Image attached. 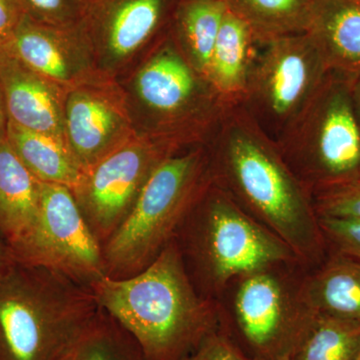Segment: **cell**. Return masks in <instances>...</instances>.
<instances>
[{
	"mask_svg": "<svg viewBox=\"0 0 360 360\" xmlns=\"http://www.w3.org/2000/svg\"><path fill=\"white\" fill-rule=\"evenodd\" d=\"M205 146L213 184L290 246L305 269L321 264L328 246L312 194L243 106L227 108Z\"/></svg>",
	"mask_w": 360,
	"mask_h": 360,
	"instance_id": "1",
	"label": "cell"
},
{
	"mask_svg": "<svg viewBox=\"0 0 360 360\" xmlns=\"http://www.w3.org/2000/svg\"><path fill=\"white\" fill-rule=\"evenodd\" d=\"M90 290L146 360H184L224 326L221 307L196 290L175 239L139 274L104 276Z\"/></svg>",
	"mask_w": 360,
	"mask_h": 360,
	"instance_id": "2",
	"label": "cell"
},
{
	"mask_svg": "<svg viewBox=\"0 0 360 360\" xmlns=\"http://www.w3.org/2000/svg\"><path fill=\"white\" fill-rule=\"evenodd\" d=\"M98 311L90 288L16 262L0 277V360H63Z\"/></svg>",
	"mask_w": 360,
	"mask_h": 360,
	"instance_id": "3",
	"label": "cell"
},
{
	"mask_svg": "<svg viewBox=\"0 0 360 360\" xmlns=\"http://www.w3.org/2000/svg\"><path fill=\"white\" fill-rule=\"evenodd\" d=\"M175 240L196 290L217 302L239 277L277 265H302L290 246L248 215L212 180Z\"/></svg>",
	"mask_w": 360,
	"mask_h": 360,
	"instance_id": "4",
	"label": "cell"
},
{
	"mask_svg": "<svg viewBox=\"0 0 360 360\" xmlns=\"http://www.w3.org/2000/svg\"><path fill=\"white\" fill-rule=\"evenodd\" d=\"M117 82L135 134L179 149L205 144L229 108L182 56L170 30Z\"/></svg>",
	"mask_w": 360,
	"mask_h": 360,
	"instance_id": "5",
	"label": "cell"
},
{
	"mask_svg": "<svg viewBox=\"0 0 360 360\" xmlns=\"http://www.w3.org/2000/svg\"><path fill=\"white\" fill-rule=\"evenodd\" d=\"M210 182L205 144L180 149L163 161L129 217L103 245L105 276L127 278L148 267L176 238Z\"/></svg>",
	"mask_w": 360,
	"mask_h": 360,
	"instance_id": "6",
	"label": "cell"
},
{
	"mask_svg": "<svg viewBox=\"0 0 360 360\" xmlns=\"http://www.w3.org/2000/svg\"><path fill=\"white\" fill-rule=\"evenodd\" d=\"M354 75L329 70L276 142L283 160L311 194L360 177V125L350 97Z\"/></svg>",
	"mask_w": 360,
	"mask_h": 360,
	"instance_id": "7",
	"label": "cell"
},
{
	"mask_svg": "<svg viewBox=\"0 0 360 360\" xmlns=\"http://www.w3.org/2000/svg\"><path fill=\"white\" fill-rule=\"evenodd\" d=\"M305 269L302 264L277 265L239 277L229 286L233 295L231 312L222 311L225 328L255 359L292 356L307 335L316 314L300 298Z\"/></svg>",
	"mask_w": 360,
	"mask_h": 360,
	"instance_id": "8",
	"label": "cell"
},
{
	"mask_svg": "<svg viewBox=\"0 0 360 360\" xmlns=\"http://www.w3.org/2000/svg\"><path fill=\"white\" fill-rule=\"evenodd\" d=\"M329 71L309 33L260 44L239 105L272 141L281 139Z\"/></svg>",
	"mask_w": 360,
	"mask_h": 360,
	"instance_id": "9",
	"label": "cell"
},
{
	"mask_svg": "<svg viewBox=\"0 0 360 360\" xmlns=\"http://www.w3.org/2000/svg\"><path fill=\"white\" fill-rule=\"evenodd\" d=\"M179 150L135 135L122 148L84 170L71 191L101 245L129 217L153 172Z\"/></svg>",
	"mask_w": 360,
	"mask_h": 360,
	"instance_id": "10",
	"label": "cell"
},
{
	"mask_svg": "<svg viewBox=\"0 0 360 360\" xmlns=\"http://www.w3.org/2000/svg\"><path fill=\"white\" fill-rule=\"evenodd\" d=\"M13 255L16 262L52 270L89 288L106 276L103 245L70 187L60 184L41 182L39 220Z\"/></svg>",
	"mask_w": 360,
	"mask_h": 360,
	"instance_id": "11",
	"label": "cell"
},
{
	"mask_svg": "<svg viewBox=\"0 0 360 360\" xmlns=\"http://www.w3.org/2000/svg\"><path fill=\"white\" fill-rule=\"evenodd\" d=\"M179 0H89L82 21L99 71L122 79L169 33Z\"/></svg>",
	"mask_w": 360,
	"mask_h": 360,
	"instance_id": "12",
	"label": "cell"
},
{
	"mask_svg": "<svg viewBox=\"0 0 360 360\" xmlns=\"http://www.w3.org/2000/svg\"><path fill=\"white\" fill-rule=\"evenodd\" d=\"M135 135L124 94L115 80L103 79L66 92L63 136L82 170Z\"/></svg>",
	"mask_w": 360,
	"mask_h": 360,
	"instance_id": "13",
	"label": "cell"
},
{
	"mask_svg": "<svg viewBox=\"0 0 360 360\" xmlns=\"http://www.w3.org/2000/svg\"><path fill=\"white\" fill-rule=\"evenodd\" d=\"M4 51L66 92L82 85L110 79L97 68L82 23L61 27L44 25L25 15Z\"/></svg>",
	"mask_w": 360,
	"mask_h": 360,
	"instance_id": "14",
	"label": "cell"
},
{
	"mask_svg": "<svg viewBox=\"0 0 360 360\" xmlns=\"http://www.w3.org/2000/svg\"><path fill=\"white\" fill-rule=\"evenodd\" d=\"M0 89L8 122L65 139V90L7 51L0 52Z\"/></svg>",
	"mask_w": 360,
	"mask_h": 360,
	"instance_id": "15",
	"label": "cell"
},
{
	"mask_svg": "<svg viewBox=\"0 0 360 360\" xmlns=\"http://www.w3.org/2000/svg\"><path fill=\"white\" fill-rule=\"evenodd\" d=\"M40 202L41 182L18 160L4 135L0 139V238L13 253L34 231Z\"/></svg>",
	"mask_w": 360,
	"mask_h": 360,
	"instance_id": "16",
	"label": "cell"
},
{
	"mask_svg": "<svg viewBox=\"0 0 360 360\" xmlns=\"http://www.w3.org/2000/svg\"><path fill=\"white\" fill-rule=\"evenodd\" d=\"M300 295L314 314L360 321V260L328 251L321 264L303 272Z\"/></svg>",
	"mask_w": 360,
	"mask_h": 360,
	"instance_id": "17",
	"label": "cell"
},
{
	"mask_svg": "<svg viewBox=\"0 0 360 360\" xmlns=\"http://www.w3.org/2000/svg\"><path fill=\"white\" fill-rule=\"evenodd\" d=\"M259 46L250 26L227 9L206 78L229 108L243 101Z\"/></svg>",
	"mask_w": 360,
	"mask_h": 360,
	"instance_id": "18",
	"label": "cell"
},
{
	"mask_svg": "<svg viewBox=\"0 0 360 360\" xmlns=\"http://www.w3.org/2000/svg\"><path fill=\"white\" fill-rule=\"evenodd\" d=\"M307 32L329 70L360 72V0H314Z\"/></svg>",
	"mask_w": 360,
	"mask_h": 360,
	"instance_id": "19",
	"label": "cell"
},
{
	"mask_svg": "<svg viewBox=\"0 0 360 360\" xmlns=\"http://www.w3.org/2000/svg\"><path fill=\"white\" fill-rule=\"evenodd\" d=\"M6 137L18 160L42 184L72 189L84 174L65 139L22 129L11 122Z\"/></svg>",
	"mask_w": 360,
	"mask_h": 360,
	"instance_id": "20",
	"label": "cell"
},
{
	"mask_svg": "<svg viewBox=\"0 0 360 360\" xmlns=\"http://www.w3.org/2000/svg\"><path fill=\"white\" fill-rule=\"evenodd\" d=\"M227 7L224 0H179L170 34L184 58L206 77Z\"/></svg>",
	"mask_w": 360,
	"mask_h": 360,
	"instance_id": "21",
	"label": "cell"
},
{
	"mask_svg": "<svg viewBox=\"0 0 360 360\" xmlns=\"http://www.w3.org/2000/svg\"><path fill=\"white\" fill-rule=\"evenodd\" d=\"M260 44L309 30L314 0H224Z\"/></svg>",
	"mask_w": 360,
	"mask_h": 360,
	"instance_id": "22",
	"label": "cell"
},
{
	"mask_svg": "<svg viewBox=\"0 0 360 360\" xmlns=\"http://www.w3.org/2000/svg\"><path fill=\"white\" fill-rule=\"evenodd\" d=\"M360 354V321L316 314L292 360H355Z\"/></svg>",
	"mask_w": 360,
	"mask_h": 360,
	"instance_id": "23",
	"label": "cell"
},
{
	"mask_svg": "<svg viewBox=\"0 0 360 360\" xmlns=\"http://www.w3.org/2000/svg\"><path fill=\"white\" fill-rule=\"evenodd\" d=\"M72 360H146L139 343L99 307L71 352Z\"/></svg>",
	"mask_w": 360,
	"mask_h": 360,
	"instance_id": "24",
	"label": "cell"
},
{
	"mask_svg": "<svg viewBox=\"0 0 360 360\" xmlns=\"http://www.w3.org/2000/svg\"><path fill=\"white\" fill-rule=\"evenodd\" d=\"M25 15L44 25L70 27L82 23L89 0H20Z\"/></svg>",
	"mask_w": 360,
	"mask_h": 360,
	"instance_id": "25",
	"label": "cell"
},
{
	"mask_svg": "<svg viewBox=\"0 0 360 360\" xmlns=\"http://www.w3.org/2000/svg\"><path fill=\"white\" fill-rule=\"evenodd\" d=\"M319 217H354L360 219V177L312 193Z\"/></svg>",
	"mask_w": 360,
	"mask_h": 360,
	"instance_id": "26",
	"label": "cell"
},
{
	"mask_svg": "<svg viewBox=\"0 0 360 360\" xmlns=\"http://www.w3.org/2000/svg\"><path fill=\"white\" fill-rule=\"evenodd\" d=\"M328 251L360 260V219L354 217H319Z\"/></svg>",
	"mask_w": 360,
	"mask_h": 360,
	"instance_id": "27",
	"label": "cell"
},
{
	"mask_svg": "<svg viewBox=\"0 0 360 360\" xmlns=\"http://www.w3.org/2000/svg\"><path fill=\"white\" fill-rule=\"evenodd\" d=\"M184 360H257L239 345L238 341L222 326L208 335L200 347Z\"/></svg>",
	"mask_w": 360,
	"mask_h": 360,
	"instance_id": "28",
	"label": "cell"
},
{
	"mask_svg": "<svg viewBox=\"0 0 360 360\" xmlns=\"http://www.w3.org/2000/svg\"><path fill=\"white\" fill-rule=\"evenodd\" d=\"M25 18L20 0H0V52L6 51L13 41Z\"/></svg>",
	"mask_w": 360,
	"mask_h": 360,
	"instance_id": "29",
	"label": "cell"
},
{
	"mask_svg": "<svg viewBox=\"0 0 360 360\" xmlns=\"http://www.w3.org/2000/svg\"><path fill=\"white\" fill-rule=\"evenodd\" d=\"M16 260L13 257V251L8 248V245L0 238V277L11 269Z\"/></svg>",
	"mask_w": 360,
	"mask_h": 360,
	"instance_id": "30",
	"label": "cell"
},
{
	"mask_svg": "<svg viewBox=\"0 0 360 360\" xmlns=\"http://www.w3.org/2000/svg\"><path fill=\"white\" fill-rule=\"evenodd\" d=\"M352 108H354L355 116L360 125V72L354 75L352 79V89H350Z\"/></svg>",
	"mask_w": 360,
	"mask_h": 360,
	"instance_id": "31",
	"label": "cell"
},
{
	"mask_svg": "<svg viewBox=\"0 0 360 360\" xmlns=\"http://www.w3.org/2000/svg\"><path fill=\"white\" fill-rule=\"evenodd\" d=\"M7 123H8V118H7L4 96H2L1 89H0V139L6 134Z\"/></svg>",
	"mask_w": 360,
	"mask_h": 360,
	"instance_id": "32",
	"label": "cell"
},
{
	"mask_svg": "<svg viewBox=\"0 0 360 360\" xmlns=\"http://www.w3.org/2000/svg\"><path fill=\"white\" fill-rule=\"evenodd\" d=\"M71 352H72V350H71ZM71 352H70V354H68V356H66L63 360H72V357H71Z\"/></svg>",
	"mask_w": 360,
	"mask_h": 360,
	"instance_id": "33",
	"label": "cell"
},
{
	"mask_svg": "<svg viewBox=\"0 0 360 360\" xmlns=\"http://www.w3.org/2000/svg\"><path fill=\"white\" fill-rule=\"evenodd\" d=\"M278 360H292V357L291 356H284L283 359H278Z\"/></svg>",
	"mask_w": 360,
	"mask_h": 360,
	"instance_id": "34",
	"label": "cell"
},
{
	"mask_svg": "<svg viewBox=\"0 0 360 360\" xmlns=\"http://www.w3.org/2000/svg\"><path fill=\"white\" fill-rule=\"evenodd\" d=\"M355 360H360V354H359V356H357V359Z\"/></svg>",
	"mask_w": 360,
	"mask_h": 360,
	"instance_id": "35",
	"label": "cell"
}]
</instances>
